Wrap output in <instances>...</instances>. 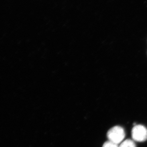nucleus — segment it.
Here are the masks:
<instances>
[{
	"instance_id": "f257e3e1",
	"label": "nucleus",
	"mask_w": 147,
	"mask_h": 147,
	"mask_svg": "<svg viewBox=\"0 0 147 147\" xmlns=\"http://www.w3.org/2000/svg\"><path fill=\"white\" fill-rule=\"evenodd\" d=\"M125 137V132L123 127L116 126L112 127L108 131L107 137L109 141L119 144L121 143Z\"/></svg>"
},
{
	"instance_id": "7ed1b4c3",
	"label": "nucleus",
	"mask_w": 147,
	"mask_h": 147,
	"mask_svg": "<svg viewBox=\"0 0 147 147\" xmlns=\"http://www.w3.org/2000/svg\"><path fill=\"white\" fill-rule=\"evenodd\" d=\"M119 147H136L133 140L128 139L122 142Z\"/></svg>"
},
{
	"instance_id": "20e7f679",
	"label": "nucleus",
	"mask_w": 147,
	"mask_h": 147,
	"mask_svg": "<svg viewBox=\"0 0 147 147\" xmlns=\"http://www.w3.org/2000/svg\"><path fill=\"white\" fill-rule=\"evenodd\" d=\"M102 147H119V146L115 143H113L110 141H108L104 143Z\"/></svg>"
},
{
	"instance_id": "f03ea898",
	"label": "nucleus",
	"mask_w": 147,
	"mask_h": 147,
	"mask_svg": "<svg viewBox=\"0 0 147 147\" xmlns=\"http://www.w3.org/2000/svg\"><path fill=\"white\" fill-rule=\"evenodd\" d=\"M133 140L137 142H144L147 140V129L142 125H135L132 129Z\"/></svg>"
}]
</instances>
